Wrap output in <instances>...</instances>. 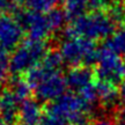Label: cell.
Here are the masks:
<instances>
[{"label": "cell", "instance_id": "e0dca14e", "mask_svg": "<svg viewBox=\"0 0 125 125\" xmlns=\"http://www.w3.org/2000/svg\"><path fill=\"white\" fill-rule=\"evenodd\" d=\"M119 125H125V114H121V119H119Z\"/></svg>", "mask_w": 125, "mask_h": 125}, {"label": "cell", "instance_id": "6da1fadb", "mask_svg": "<svg viewBox=\"0 0 125 125\" xmlns=\"http://www.w3.org/2000/svg\"><path fill=\"white\" fill-rule=\"evenodd\" d=\"M14 15L29 38L37 41H45L51 34L62 28L66 20L64 9L59 7L48 13H38L20 7L14 12Z\"/></svg>", "mask_w": 125, "mask_h": 125}, {"label": "cell", "instance_id": "9a60e30c", "mask_svg": "<svg viewBox=\"0 0 125 125\" xmlns=\"http://www.w3.org/2000/svg\"><path fill=\"white\" fill-rule=\"evenodd\" d=\"M16 0H0V15L7 13H14L19 7Z\"/></svg>", "mask_w": 125, "mask_h": 125}, {"label": "cell", "instance_id": "5b68a950", "mask_svg": "<svg viewBox=\"0 0 125 125\" xmlns=\"http://www.w3.org/2000/svg\"><path fill=\"white\" fill-rule=\"evenodd\" d=\"M95 74L97 80L121 86L125 82V62L122 56L104 45L100 49V57L97 66L95 68Z\"/></svg>", "mask_w": 125, "mask_h": 125}, {"label": "cell", "instance_id": "5bb4252c", "mask_svg": "<svg viewBox=\"0 0 125 125\" xmlns=\"http://www.w3.org/2000/svg\"><path fill=\"white\" fill-rule=\"evenodd\" d=\"M41 125H68V121L64 117L58 116L52 112H48V115L43 118L42 117V123Z\"/></svg>", "mask_w": 125, "mask_h": 125}, {"label": "cell", "instance_id": "9c48e42d", "mask_svg": "<svg viewBox=\"0 0 125 125\" xmlns=\"http://www.w3.org/2000/svg\"><path fill=\"white\" fill-rule=\"evenodd\" d=\"M21 125H37L42 119V110L34 100H24L19 112Z\"/></svg>", "mask_w": 125, "mask_h": 125}, {"label": "cell", "instance_id": "7c38bea8", "mask_svg": "<svg viewBox=\"0 0 125 125\" xmlns=\"http://www.w3.org/2000/svg\"><path fill=\"white\" fill-rule=\"evenodd\" d=\"M105 45L119 56H125V28L115 31L114 35L107 41Z\"/></svg>", "mask_w": 125, "mask_h": 125}, {"label": "cell", "instance_id": "3957f363", "mask_svg": "<svg viewBox=\"0 0 125 125\" xmlns=\"http://www.w3.org/2000/svg\"><path fill=\"white\" fill-rule=\"evenodd\" d=\"M60 44L59 52L65 64L72 67L97 64L101 48H98L93 41L75 36H66V40Z\"/></svg>", "mask_w": 125, "mask_h": 125}, {"label": "cell", "instance_id": "4fadbf2b", "mask_svg": "<svg viewBox=\"0 0 125 125\" xmlns=\"http://www.w3.org/2000/svg\"><path fill=\"white\" fill-rule=\"evenodd\" d=\"M9 64H10V57L8 56V52L0 48V82H2L6 79L7 73L10 72Z\"/></svg>", "mask_w": 125, "mask_h": 125}, {"label": "cell", "instance_id": "ac0fdd59", "mask_svg": "<svg viewBox=\"0 0 125 125\" xmlns=\"http://www.w3.org/2000/svg\"><path fill=\"white\" fill-rule=\"evenodd\" d=\"M95 125H112V124L110 123V122H108V121H98Z\"/></svg>", "mask_w": 125, "mask_h": 125}, {"label": "cell", "instance_id": "277c9868", "mask_svg": "<svg viewBox=\"0 0 125 125\" xmlns=\"http://www.w3.org/2000/svg\"><path fill=\"white\" fill-rule=\"evenodd\" d=\"M48 52L49 46L45 41L28 38L14 50L13 56L10 57L9 70L14 75L26 74L32 67L37 66Z\"/></svg>", "mask_w": 125, "mask_h": 125}, {"label": "cell", "instance_id": "ba28073f", "mask_svg": "<svg viewBox=\"0 0 125 125\" xmlns=\"http://www.w3.org/2000/svg\"><path fill=\"white\" fill-rule=\"evenodd\" d=\"M96 90L98 98L105 107H115L121 98L118 86L107 81H101L96 79Z\"/></svg>", "mask_w": 125, "mask_h": 125}, {"label": "cell", "instance_id": "2e32d148", "mask_svg": "<svg viewBox=\"0 0 125 125\" xmlns=\"http://www.w3.org/2000/svg\"><path fill=\"white\" fill-rule=\"evenodd\" d=\"M114 2H116V0H90V8L92 10L108 9Z\"/></svg>", "mask_w": 125, "mask_h": 125}, {"label": "cell", "instance_id": "7a4b0ae2", "mask_svg": "<svg viewBox=\"0 0 125 125\" xmlns=\"http://www.w3.org/2000/svg\"><path fill=\"white\" fill-rule=\"evenodd\" d=\"M116 26L117 23L112 20L107 9L92 10L72 21L66 36H75L95 42L109 38L115 32Z\"/></svg>", "mask_w": 125, "mask_h": 125}, {"label": "cell", "instance_id": "30bf717a", "mask_svg": "<svg viewBox=\"0 0 125 125\" xmlns=\"http://www.w3.org/2000/svg\"><path fill=\"white\" fill-rule=\"evenodd\" d=\"M62 7L66 19L72 21L89 13L88 10H92L90 0H64Z\"/></svg>", "mask_w": 125, "mask_h": 125}, {"label": "cell", "instance_id": "d6986e66", "mask_svg": "<svg viewBox=\"0 0 125 125\" xmlns=\"http://www.w3.org/2000/svg\"><path fill=\"white\" fill-rule=\"evenodd\" d=\"M0 125H9V123H7L4 118H0Z\"/></svg>", "mask_w": 125, "mask_h": 125}, {"label": "cell", "instance_id": "52a82bcc", "mask_svg": "<svg viewBox=\"0 0 125 125\" xmlns=\"http://www.w3.org/2000/svg\"><path fill=\"white\" fill-rule=\"evenodd\" d=\"M66 86V79L60 73H56L53 75L44 79L43 81H41L38 85L34 87L35 96L41 102L51 101V100L60 97Z\"/></svg>", "mask_w": 125, "mask_h": 125}, {"label": "cell", "instance_id": "44dd1931", "mask_svg": "<svg viewBox=\"0 0 125 125\" xmlns=\"http://www.w3.org/2000/svg\"><path fill=\"white\" fill-rule=\"evenodd\" d=\"M122 112H124V114H125V109H124V110H123V111H122Z\"/></svg>", "mask_w": 125, "mask_h": 125}, {"label": "cell", "instance_id": "8fae6325", "mask_svg": "<svg viewBox=\"0 0 125 125\" xmlns=\"http://www.w3.org/2000/svg\"><path fill=\"white\" fill-rule=\"evenodd\" d=\"M16 2L23 9L48 13L54 8H58L59 5L64 4V0H16Z\"/></svg>", "mask_w": 125, "mask_h": 125}, {"label": "cell", "instance_id": "ffe728a7", "mask_svg": "<svg viewBox=\"0 0 125 125\" xmlns=\"http://www.w3.org/2000/svg\"><path fill=\"white\" fill-rule=\"evenodd\" d=\"M123 24H124V28H125V18H124V21H123Z\"/></svg>", "mask_w": 125, "mask_h": 125}, {"label": "cell", "instance_id": "8992f818", "mask_svg": "<svg viewBox=\"0 0 125 125\" xmlns=\"http://www.w3.org/2000/svg\"><path fill=\"white\" fill-rule=\"evenodd\" d=\"M24 30L15 16L10 14L0 15V48L7 52L14 51L22 43Z\"/></svg>", "mask_w": 125, "mask_h": 125}]
</instances>
